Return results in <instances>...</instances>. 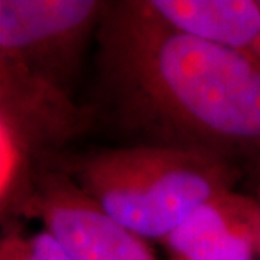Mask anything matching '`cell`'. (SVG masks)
<instances>
[{
	"mask_svg": "<svg viewBox=\"0 0 260 260\" xmlns=\"http://www.w3.org/2000/svg\"><path fill=\"white\" fill-rule=\"evenodd\" d=\"M91 61L95 132L260 171V59L171 27L145 0H110Z\"/></svg>",
	"mask_w": 260,
	"mask_h": 260,
	"instance_id": "6da1fadb",
	"label": "cell"
},
{
	"mask_svg": "<svg viewBox=\"0 0 260 260\" xmlns=\"http://www.w3.org/2000/svg\"><path fill=\"white\" fill-rule=\"evenodd\" d=\"M107 215L144 238L166 240L243 171L210 154L160 145H95L53 155Z\"/></svg>",
	"mask_w": 260,
	"mask_h": 260,
	"instance_id": "7a4b0ae2",
	"label": "cell"
},
{
	"mask_svg": "<svg viewBox=\"0 0 260 260\" xmlns=\"http://www.w3.org/2000/svg\"><path fill=\"white\" fill-rule=\"evenodd\" d=\"M95 132L91 108L0 54L2 205L24 184L38 160L73 149Z\"/></svg>",
	"mask_w": 260,
	"mask_h": 260,
	"instance_id": "3957f363",
	"label": "cell"
},
{
	"mask_svg": "<svg viewBox=\"0 0 260 260\" xmlns=\"http://www.w3.org/2000/svg\"><path fill=\"white\" fill-rule=\"evenodd\" d=\"M107 2L0 0V54L73 95Z\"/></svg>",
	"mask_w": 260,
	"mask_h": 260,
	"instance_id": "277c9868",
	"label": "cell"
},
{
	"mask_svg": "<svg viewBox=\"0 0 260 260\" xmlns=\"http://www.w3.org/2000/svg\"><path fill=\"white\" fill-rule=\"evenodd\" d=\"M2 210L41 218L75 260H157L142 237L107 215L53 159L30 166Z\"/></svg>",
	"mask_w": 260,
	"mask_h": 260,
	"instance_id": "5b68a950",
	"label": "cell"
},
{
	"mask_svg": "<svg viewBox=\"0 0 260 260\" xmlns=\"http://www.w3.org/2000/svg\"><path fill=\"white\" fill-rule=\"evenodd\" d=\"M258 238L260 206L228 191L191 213L166 245L173 260H252Z\"/></svg>",
	"mask_w": 260,
	"mask_h": 260,
	"instance_id": "8992f818",
	"label": "cell"
},
{
	"mask_svg": "<svg viewBox=\"0 0 260 260\" xmlns=\"http://www.w3.org/2000/svg\"><path fill=\"white\" fill-rule=\"evenodd\" d=\"M171 27L260 59L258 0H145Z\"/></svg>",
	"mask_w": 260,
	"mask_h": 260,
	"instance_id": "52a82bcc",
	"label": "cell"
},
{
	"mask_svg": "<svg viewBox=\"0 0 260 260\" xmlns=\"http://www.w3.org/2000/svg\"><path fill=\"white\" fill-rule=\"evenodd\" d=\"M29 260H75L70 252L51 235L41 232L29 238Z\"/></svg>",
	"mask_w": 260,
	"mask_h": 260,
	"instance_id": "ba28073f",
	"label": "cell"
},
{
	"mask_svg": "<svg viewBox=\"0 0 260 260\" xmlns=\"http://www.w3.org/2000/svg\"><path fill=\"white\" fill-rule=\"evenodd\" d=\"M258 250H260V238H258Z\"/></svg>",
	"mask_w": 260,
	"mask_h": 260,
	"instance_id": "9c48e42d",
	"label": "cell"
},
{
	"mask_svg": "<svg viewBox=\"0 0 260 260\" xmlns=\"http://www.w3.org/2000/svg\"><path fill=\"white\" fill-rule=\"evenodd\" d=\"M258 5H260V0H258Z\"/></svg>",
	"mask_w": 260,
	"mask_h": 260,
	"instance_id": "30bf717a",
	"label": "cell"
}]
</instances>
